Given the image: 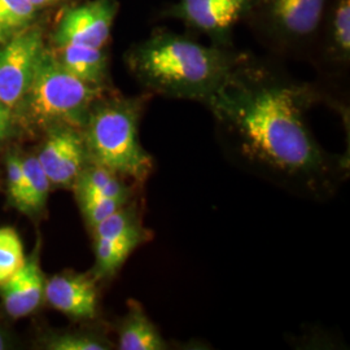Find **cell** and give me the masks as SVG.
Wrapping results in <instances>:
<instances>
[{
  "label": "cell",
  "mask_w": 350,
  "mask_h": 350,
  "mask_svg": "<svg viewBox=\"0 0 350 350\" xmlns=\"http://www.w3.org/2000/svg\"><path fill=\"white\" fill-rule=\"evenodd\" d=\"M18 137L20 134L12 109L0 101V150L5 148L12 139Z\"/></svg>",
  "instance_id": "23"
},
{
  "label": "cell",
  "mask_w": 350,
  "mask_h": 350,
  "mask_svg": "<svg viewBox=\"0 0 350 350\" xmlns=\"http://www.w3.org/2000/svg\"><path fill=\"white\" fill-rule=\"evenodd\" d=\"M60 1H64V0H29V3L33 4V5L37 8L38 11H39L40 8L50 7V5L57 4V3H60Z\"/></svg>",
  "instance_id": "25"
},
{
  "label": "cell",
  "mask_w": 350,
  "mask_h": 350,
  "mask_svg": "<svg viewBox=\"0 0 350 350\" xmlns=\"http://www.w3.org/2000/svg\"><path fill=\"white\" fill-rule=\"evenodd\" d=\"M23 163L25 170V191L20 213L31 221H40L47 213L52 186L36 153H23Z\"/></svg>",
  "instance_id": "18"
},
{
  "label": "cell",
  "mask_w": 350,
  "mask_h": 350,
  "mask_svg": "<svg viewBox=\"0 0 350 350\" xmlns=\"http://www.w3.org/2000/svg\"><path fill=\"white\" fill-rule=\"evenodd\" d=\"M321 95L248 55L205 105L226 156L244 172L305 200L332 199L348 159L325 150L306 114Z\"/></svg>",
  "instance_id": "1"
},
{
  "label": "cell",
  "mask_w": 350,
  "mask_h": 350,
  "mask_svg": "<svg viewBox=\"0 0 350 350\" xmlns=\"http://www.w3.org/2000/svg\"><path fill=\"white\" fill-rule=\"evenodd\" d=\"M75 195H94L131 201L135 199V187L120 175L98 163H90L78 175L73 186Z\"/></svg>",
  "instance_id": "15"
},
{
  "label": "cell",
  "mask_w": 350,
  "mask_h": 350,
  "mask_svg": "<svg viewBox=\"0 0 350 350\" xmlns=\"http://www.w3.org/2000/svg\"><path fill=\"white\" fill-rule=\"evenodd\" d=\"M46 304L73 322H94L99 317V280L88 273L65 270L47 278Z\"/></svg>",
  "instance_id": "11"
},
{
  "label": "cell",
  "mask_w": 350,
  "mask_h": 350,
  "mask_svg": "<svg viewBox=\"0 0 350 350\" xmlns=\"http://www.w3.org/2000/svg\"><path fill=\"white\" fill-rule=\"evenodd\" d=\"M17 345V338L12 329L0 318V350L14 349Z\"/></svg>",
  "instance_id": "24"
},
{
  "label": "cell",
  "mask_w": 350,
  "mask_h": 350,
  "mask_svg": "<svg viewBox=\"0 0 350 350\" xmlns=\"http://www.w3.org/2000/svg\"><path fill=\"white\" fill-rule=\"evenodd\" d=\"M46 47L43 29L33 24L13 33L0 47V101L12 111L30 86Z\"/></svg>",
  "instance_id": "8"
},
{
  "label": "cell",
  "mask_w": 350,
  "mask_h": 350,
  "mask_svg": "<svg viewBox=\"0 0 350 350\" xmlns=\"http://www.w3.org/2000/svg\"><path fill=\"white\" fill-rule=\"evenodd\" d=\"M75 196L88 230L100 224L101 221H104L105 218L112 215L113 213L121 209L127 202H130V201L112 199L105 196H94V195H75Z\"/></svg>",
  "instance_id": "21"
},
{
  "label": "cell",
  "mask_w": 350,
  "mask_h": 350,
  "mask_svg": "<svg viewBox=\"0 0 350 350\" xmlns=\"http://www.w3.org/2000/svg\"><path fill=\"white\" fill-rule=\"evenodd\" d=\"M117 349L167 350L169 342L138 300L126 302V313L116 322Z\"/></svg>",
  "instance_id": "13"
},
{
  "label": "cell",
  "mask_w": 350,
  "mask_h": 350,
  "mask_svg": "<svg viewBox=\"0 0 350 350\" xmlns=\"http://www.w3.org/2000/svg\"><path fill=\"white\" fill-rule=\"evenodd\" d=\"M90 231L95 257L90 271L99 283L117 275L129 257L152 239V231L143 224L142 209L135 199Z\"/></svg>",
  "instance_id": "6"
},
{
  "label": "cell",
  "mask_w": 350,
  "mask_h": 350,
  "mask_svg": "<svg viewBox=\"0 0 350 350\" xmlns=\"http://www.w3.org/2000/svg\"><path fill=\"white\" fill-rule=\"evenodd\" d=\"M325 44L331 62L348 65L350 62V0H329L325 12Z\"/></svg>",
  "instance_id": "16"
},
{
  "label": "cell",
  "mask_w": 350,
  "mask_h": 350,
  "mask_svg": "<svg viewBox=\"0 0 350 350\" xmlns=\"http://www.w3.org/2000/svg\"><path fill=\"white\" fill-rule=\"evenodd\" d=\"M150 94L125 96L105 91L92 104L82 129L90 161L135 185H143L154 169L153 157L139 138V126Z\"/></svg>",
  "instance_id": "3"
},
{
  "label": "cell",
  "mask_w": 350,
  "mask_h": 350,
  "mask_svg": "<svg viewBox=\"0 0 350 350\" xmlns=\"http://www.w3.org/2000/svg\"><path fill=\"white\" fill-rule=\"evenodd\" d=\"M245 56L231 47L159 30L126 51L125 64L147 94L206 105Z\"/></svg>",
  "instance_id": "2"
},
{
  "label": "cell",
  "mask_w": 350,
  "mask_h": 350,
  "mask_svg": "<svg viewBox=\"0 0 350 350\" xmlns=\"http://www.w3.org/2000/svg\"><path fill=\"white\" fill-rule=\"evenodd\" d=\"M24 243L18 232L10 226L0 227V286L25 262Z\"/></svg>",
  "instance_id": "19"
},
{
  "label": "cell",
  "mask_w": 350,
  "mask_h": 350,
  "mask_svg": "<svg viewBox=\"0 0 350 350\" xmlns=\"http://www.w3.org/2000/svg\"><path fill=\"white\" fill-rule=\"evenodd\" d=\"M4 170L7 202L11 208L20 212L25 191V170L23 163V152L7 150L4 156Z\"/></svg>",
  "instance_id": "20"
},
{
  "label": "cell",
  "mask_w": 350,
  "mask_h": 350,
  "mask_svg": "<svg viewBox=\"0 0 350 350\" xmlns=\"http://www.w3.org/2000/svg\"><path fill=\"white\" fill-rule=\"evenodd\" d=\"M39 347L46 350H111L112 340L104 329L85 325L66 329H50L39 338Z\"/></svg>",
  "instance_id": "17"
},
{
  "label": "cell",
  "mask_w": 350,
  "mask_h": 350,
  "mask_svg": "<svg viewBox=\"0 0 350 350\" xmlns=\"http://www.w3.org/2000/svg\"><path fill=\"white\" fill-rule=\"evenodd\" d=\"M108 90L68 72L47 46L30 86L13 108L20 137H42L59 126L83 129L92 104Z\"/></svg>",
  "instance_id": "4"
},
{
  "label": "cell",
  "mask_w": 350,
  "mask_h": 350,
  "mask_svg": "<svg viewBox=\"0 0 350 350\" xmlns=\"http://www.w3.org/2000/svg\"><path fill=\"white\" fill-rule=\"evenodd\" d=\"M118 8V0H88L65 8L51 34L50 47L107 50Z\"/></svg>",
  "instance_id": "7"
},
{
  "label": "cell",
  "mask_w": 350,
  "mask_h": 350,
  "mask_svg": "<svg viewBox=\"0 0 350 350\" xmlns=\"http://www.w3.org/2000/svg\"><path fill=\"white\" fill-rule=\"evenodd\" d=\"M42 238L39 237L25 262L0 286V302L10 319H23L37 313L46 304V280L42 269Z\"/></svg>",
  "instance_id": "12"
},
{
  "label": "cell",
  "mask_w": 350,
  "mask_h": 350,
  "mask_svg": "<svg viewBox=\"0 0 350 350\" xmlns=\"http://www.w3.org/2000/svg\"><path fill=\"white\" fill-rule=\"evenodd\" d=\"M13 33H16V31H12V30H10V29H5V27L0 26V47H1L10 38L12 37Z\"/></svg>",
  "instance_id": "26"
},
{
  "label": "cell",
  "mask_w": 350,
  "mask_h": 350,
  "mask_svg": "<svg viewBox=\"0 0 350 350\" xmlns=\"http://www.w3.org/2000/svg\"><path fill=\"white\" fill-rule=\"evenodd\" d=\"M329 0H254L247 18L279 50L304 49L321 31Z\"/></svg>",
  "instance_id": "5"
},
{
  "label": "cell",
  "mask_w": 350,
  "mask_h": 350,
  "mask_svg": "<svg viewBox=\"0 0 350 350\" xmlns=\"http://www.w3.org/2000/svg\"><path fill=\"white\" fill-rule=\"evenodd\" d=\"M34 152L52 188L72 189L83 167L90 163L82 129L59 126L46 131Z\"/></svg>",
  "instance_id": "10"
},
{
  "label": "cell",
  "mask_w": 350,
  "mask_h": 350,
  "mask_svg": "<svg viewBox=\"0 0 350 350\" xmlns=\"http://www.w3.org/2000/svg\"><path fill=\"white\" fill-rule=\"evenodd\" d=\"M254 0H178L167 16L206 36L212 44L231 47L232 30L248 17Z\"/></svg>",
  "instance_id": "9"
},
{
  "label": "cell",
  "mask_w": 350,
  "mask_h": 350,
  "mask_svg": "<svg viewBox=\"0 0 350 350\" xmlns=\"http://www.w3.org/2000/svg\"><path fill=\"white\" fill-rule=\"evenodd\" d=\"M37 14L29 0H0V26L12 31L31 25Z\"/></svg>",
  "instance_id": "22"
},
{
  "label": "cell",
  "mask_w": 350,
  "mask_h": 350,
  "mask_svg": "<svg viewBox=\"0 0 350 350\" xmlns=\"http://www.w3.org/2000/svg\"><path fill=\"white\" fill-rule=\"evenodd\" d=\"M56 60L72 75L92 86L109 88V55L107 50L73 46L49 47Z\"/></svg>",
  "instance_id": "14"
}]
</instances>
